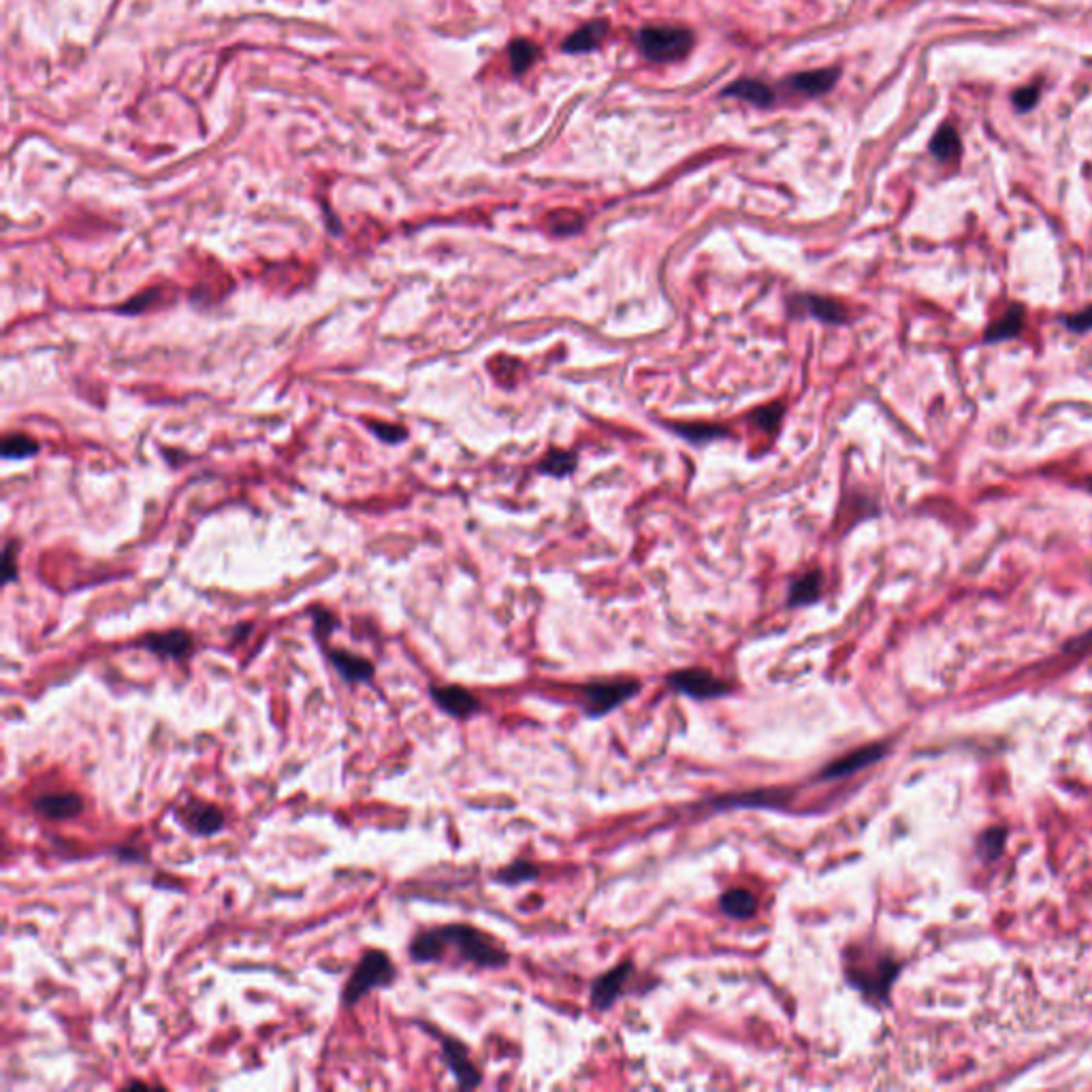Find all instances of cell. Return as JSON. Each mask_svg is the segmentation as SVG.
<instances>
[{
  "instance_id": "cell-34",
  "label": "cell",
  "mask_w": 1092,
  "mask_h": 1092,
  "mask_svg": "<svg viewBox=\"0 0 1092 1092\" xmlns=\"http://www.w3.org/2000/svg\"><path fill=\"white\" fill-rule=\"evenodd\" d=\"M13 548H15V542H7V546H4V582L15 581V572H18V570H15V563H13L15 562Z\"/></svg>"
},
{
  "instance_id": "cell-20",
  "label": "cell",
  "mask_w": 1092,
  "mask_h": 1092,
  "mask_svg": "<svg viewBox=\"0 0 1092 1092\" xmlns=\"http://www.w3.org/2000/svg\"><path fill=\"white\" fill-rule=\"evenodd\" d=\"M802 303H805V310L813 319L822 320L826 325H843V322H847V314H850L845 305L830 297L807 295L802 297Z\"/></svg>"
},
{
  "instance_id": "cell-23",
  "label": "cell",
  "mask_w": 1092,
  "mask_h": 1092,
  "mask_svg": "<svg viewBox=\"0 0 1092 1092\" xmlns=\"http://www.w3.org/2000/svg\"><path fill=\"white\" fill-rule=\"evenodd\" d=\"M1024 327V310L1020 305H1014L1009 312H1005L994 325L988 327L986 342H1003V339L1016 337Z\"/></svg>"
},
{
  "instance_id": "cell-33",
  "label": "cell",
  "mask_w": 1092,
  "mask_h": 1092,
  "mask_svg": "<svg viewBox=\"0 0 1092 1092\" xmlns=\"http://www.w3.org/2000/svg\"><path fill=\"white\" fill-rule=\"evenodd\" d=\"M1037 99H1039L1037 88H1024V90H1018V92L1014 94V103L1020 111L1033 109L1035 103H1037Z\"/></svg>"
},
{
  "instance_id": "cell-24",
  "label": "cell",
  "mask_w": 1092,
  "mask_h": 1092,
  "mask_svg": "<svg viewBox=\"0 0 1092 1092\" xmlns=\"http://www.w3.org/2000/svg\"><path fill=\"white\" fill-rule=\"evenodd\" d=\"M574 467H576V455H574V452L551 450L545 457V459L540 461V466H537V472L546 474V476L563 478V476H568V474H572Z\"/></svg>"
},
{
  "instance_id": "cell-15",
  "label": "cell",
  "mask_w": 1092,
  "mask_h": 1092,
  "mask_svg": "<svg viewBox=\"0 0 1092 1092\" xmlns=\"http://www.w3.org/2000/svg\"><path fill=\"white\" fill-rule=\"evenodd\" d=\"M325 653L331 666L337 670V675L346 683H367L371 681L373 672H376L371 661L363 655L350 653L346 649H331L329 644H325Z\"/></svg>"
},
{
  "instance_id": "cell-4",
  "label": "cell",
  "mask_w": 1092,
  "mask_h": 1092,
  "mask_svg": "<svg viewBox=\"0 0 1092 1092\" xmlns=\"http://www.w3.org/2000/svg\"><path fill=\"white\" fill-rule=\"evenodd\" d=\"M641 692L636 678H613V681H591L579 687V703L587 720H602Z\"/></svg>"
},
{
  "instance_id": "cell-27",
  "label": "cell",
  "mask_w": 1092,
  "mask_h": 1092,
  "mask_svg": "<svg viewBox=\"0 0 1092 1092\" xmlns=\"http://www.w3.org/2000/svg\"><path fill=\"white\" fill-rule=\"evenodd\" d=\"M672 432H677L681 438L689 440L694 444L712 442V440L726 438V429L717 425H706V423H687V425H672Z\"/></svg>"
},
{
  "instance_id": "cell-9",
  "label": "cell",
  "mask_w": 1092,
  "mask_h": 1092,
  "mask_svg": "<svg viewBox=\"0 0 1092 1092\" xmlns=\"http://www.w3.org/2000/svg\"><path fill=\"white\" fill-rule=\"evenodd\" d=\"M791 796H794L791 790L764 788L743 791V794L717 796L706 802V807L715 808V811H726V808H773V811H777V808H785L790 805Z\"/></svg>"
},
{
  "instance_id": "cell-30",
  "label": "cell",
  "mask_w": 1092,
  "mask_h": 1092,
  "mask_svg": "<svg viewBox=\"0 0 1092 1092\" xmlns=\"http://www.w3.org/2000/svg\"><path fill=\"white\" fill-rule=\"evenodd\" d=\"M312 619H314L316 636H319L322 642L329 641L333 630H336V627L339 625V621L336 619V615L329 613V610H327V608H314L312 610Z\"/></svg>"
},
{
  "instance_id": "cell-13",
  "label": "cell",
  "mask_w": 1092,
  "mask_h": 1092,
  "mask_svg": "<svg viewBox=\"0 0 1092 1092\" xmlns=\"http://www.w3.org/2000/svg\"><path fill=\"white\" fill-rule=\"evenodd\" d=\"M35 813L48 822H66L75 819L83 811V798L77 791H54V794L37 796L32 800Z\"/></svg>"
},
{
  "instance_id": "cell-31",
  "label": "cell",
  "mask_w": 1092,
  "mask_h": 1092,
  "mask_svg": "<svg viewBox=\"0 0 1092 1092\" xmlns=\"http://www.w3.org/2000/svg\"><path fill=\"white\" fill-rule=\"evenodd\" d=\"M367 425H370L371 432L376 433L380 440H384V442H390V444L395 442V444H397V442H404V440H406V429L404 427L390 425V423H367Z\"/></svg>"
},
{
  "instance_id": "cell-25",
  "label": "cell",
  "mask_w": 1092,
  "mask_h": 1092,
  "mask_svg": "<svg viewBox=\"0 0 1092 1092\" xmlns=\"http://www.w3.org/2000/svg\"><path fill=\"white\" fill-rule=\"evenodd\" d=\"M930 152L939 158V161H954L960 152L958 133H956L949 124H945V127L937 130L935 137H932Z\"/></svg>"
},
{
  "instance_id": "cell-19",
  "label": "cell",
  "mask_w": 1092,
  "mask_h": 1092,
  "mask_svg": "<svg viewBox=\"0 0 1092 1092\" xmlns=\"http://www.w3.org/2000/svg\"><path fill=\"white\" fill-rule=\"evenodd\" d=\"M721 96H737V99L749 100V103L756 107H771L774 103L773 88L768 86V83L760 82V79H751V77L732 82L726 90H723Z\"/></svg>"
},
{
  "instance_id": "cell-17",
  "label": "cell",
  "mask_w": 1092,
  "mask_h": 1092,
  "mask_svg": "<svg viewBox=\"0 0 1092 1092\" xmlns=\"http://www.w3.org/2000/svg\"><path fill=\"white\" fill-rule=\"evenodd\" d=\"M839 77H841L839 69H817V71L796 73L794 77L788 79V83L791 90H796V92H800V94L822 96L834 88V83L839 82Z\"/></svg>"
},
{
  "instance_id": "cell-16",
  "label": "cell",
  "mask_w": 1092,
  "mask_h": 1092,
  "mask_svg": "<svg viewBox=\"0 0 1092 1092\" xmlns=\"http://www.w3.org/2000/svg\"><path fill=\"white\" fill-rule=\"evenodd\" d=\"M720 909L729 920H751L757 913V896L747 887H728L720 894Z\"/></svg>"
},
{
  "instance_id": "cell-14",
  "label": "cell",
  "mask_w": 1092,
  "mask_h": 1092,
  "mask_svg": "<svg viewBox=\"0 0 1092 1092\" xmlns=\"http://www.w3.org/2000/svg\"><path fill=\"white\" fill-rule=\"evenodd\" d=\"M182 822L190 834L214 836L224 828V813L212 802L192 800L184 807Z\"/></svg>"
},
{
  "instance_id": "cell-5",
  "label": "cell",
  "mask_w": 1092,
  "mask_h": 1092,
  "mask_svg": "<svg viewBox=\"0 0 1092 1092\" xmlns=\"http://www.w3.org/2000/svg\"><path fill=\"white\" fill-rule=\"evenodd\" d=\"M638 48L653 62L683 60L694 48V32L681 26H647L638 32Z\"/></svg>"
},
{
  "instance_id": "cell-29",
  "label": "cell",
  "mask_w": 1092,
  "mask_h": 1092,
  "mask_svg": "<svg viewBox=\"0 0 1092 1092\" xmlns=\"http://www.w3.org/2000/svg\"><path fill=\"white\" fill-rule=\"evenodd\" d=\"M783 412H785L783 404L762 406V407H757V410L754 412V415H751V421H754L756 425L762 429V432L773 433L774 429L779 427L781 418H783Z\"/></svg>"
},
{
  "instance_id": "cell-8",
  "label": "cell",
  "mask_w": 1092,
  "mask_h": 1092,
  "mask_svg": "<svg viewBox=\"0 0 1092 1092\" xmlns=\"http://www.w3.org/2000/svg\"><path fill=\"white\" fill-rule=\"evenodd\" d=\"M425 1031H432L435 1037H438L440 1048H442L444 1062H446V1067L450 1069L457 1086L463 1090L478 1088V1086L483 1084V1075H480L478 1067L469 1061V1050L466 1048V1045H463L459 1039L433 1031L432 1026H425Z\"/></svg>"
},
{
  "instance_id": "cell-10",
  "label": "cell",
  "mask_w": 1092,
  "mask_h": 1092,
  "mask_svg": "<svg viewBox=\"0 0 1092 1092\" xmlns=\"http://www.w3.org/2000/svg\"><path fill=\"white\" fill-rule=\"evenodd\" d=\"M884 756H886V745L884 743H873V745H867V747H860V749H853V751H850V754L836 757V760H833L830 764H826L822 771L817 773V777H815V781L847 779V777H852V774L864 771V768L873 766V764L879 762Z\"/></svg>"
},
{
  "instance_id": "cell-35",
  "label": "cell",
  "mask_w": 1092,
  "mask_h": 1092,
  "mask_svg": "<svg viewBox=\"0 0 1092 1092\" xmlns=\"http://www.w3.org/2000/svg\"><path fill=\"white\" fill-rule=\"evenodd\" d=\"M1000 847H1003V833H1000V830L994 834H988L986 839H983V853H986V856H990V853H992V856L999 853Z\"/></svg>"
},
{
  "instance_id": "cell-2",
  "label": "cell",
  "mask_w": 1092,
  "mask_h": 1092,
  "mask_svg": "<svg viewBox=\"0 0 1092 1092\" xmlns=\"http://www.w3.org/2000/svg\"><path fill=\"white\" fill-rule=\"evenodd\" d=\"M901 965L890 956L870 952L862 945H850L843 949V975L847 983L864 994L869 1000L886 1003L894 982L898 980Z\"/></svg>"
},
{
  "instance_id": "cell-1",
  "label": "cell",
  "mask_w": 1092,
  "mask_h": 1092,
  "mask_svg": "<svg viewBox=\"0 0 1092 1092\" xmlns=\"http://www.w3.org/2000/svg\"><path fill=\"white\" fill-rule=\"evenodd\" d=\"M449 952H455L459 963L486 971H500L511 963V954L500 941L469 924L427 928L418 932L407 948L412 963L416 965L444 963Z\"/></svg>"
},
{
  "instance_id": "cell-7",
  "label": "cell",
  "mask_w": 1092,
  "mask_h": 1092,
  "mask_svg": "<svg viewBox=\"0 0 1092 1092\" xmlns=\"http://www.w3.org/2000/svg\"><path fill=\"white\" fill-rule=\"evenodd\" d=\"M636 975L633 960H621L613 969L604 971L602 975L593 977L590 986V1003L596 1011H607L625 994L627 983Z\"/></svg>"
},
{
  "instance_id": "cell-3",
  "label": "cell",
  "mask_w": 1092,
  "mask_h": 1092,
  "mask_svg": "<svg viewBox=\"0 0 1092 1092\" xmlns=\"http://www.w3.org/2000/svg\"><path fill=\"white\" fill-rule=\"evenodd\" d=\"M397 980V966L384 949H367L350 971L346 986L342 990V1003L353 1007L365 999L371 990L389 988Z\"/></svg>"
},
{
  "instance_id": "cell-32",
  "label": "cell",
  "mask_w": 1092,
  "mask_h": 1092,
  "mask_svg": "<svg viewBox=\"0 0 1092 1092\" xmlns=\"http://www.w3.org/2000/svg\"><path fill=\"white\" fill-rule=\"evenodd\" d=\"M1065 325H1067V329H1071L1075 333L1090 331L1092 329V305L1078 314H1069L1065 319Z\"/></svg>"
},
{
  "instance_id": "cell-6",
  "label": "cell",
  "mask_w": 1092,
  "mask_h": 1092,
  "mask_svg": "<svg viewBox=\"0 0 1092 1092\" xmlns=\"http://www.w3.org/2000/svg\"><path fill=\"white\" fill-rule=\"evenodd\" d=\"M666 686L670 687L672 692L695 700V703L726 698V695L734 692L732 683L717 677L715 672L706 670V668H681V670L668 672Z\"/></svg>"
},
{
  "instance_id": "cell-21",
  "label": "cell",
  "mask_w": 1092,
  "mask_h": 1092,
  "mask_svg": "<svg viewBox=\"0 0 1092 1092\" xmlns=\"http://www.w3.org/2000/svg\"><path fill=\"white\" fill-rule=\"evenodd\" d=\"M819 596H822V574H819V570H813V572H807L800 579H796L794 585L790 587L788 607H808V604L817 602Z\"/></svg>"
},
{
  "instance_id": "cell-18",
  "label": "cell",
  "mask_w": 1092,
  "mask_h": 1092,
  "mask_svg": "<svg viewBox=\"0 0 1092 1092\" xmlns=\"http://www.w3.org/2000/svg\"><path fill=\"white\" fill-rule=\"evenodd\" d=\"M607 32H608V22L593 20V22H590V24L581 26L579 31H574L572 35L565 39V41L562 43V49L565 54L593 52V49L599 48V43L607 39Z\"/></svg>"
},
{
  "instance_id": "cell-12",
  "label": "cell",
  "mask_w": 1092,
  "mask_h": 1092,
  "mask_svg": "<svg viewBox=\"0 0 1092 1092\" xmlns=\"http://www.w3.org/2000/svg\"><path fill=\"white\" fill-rule=\"evenodd\" d=\"M141 649L150 651L165 660H186L190 658L195 651V638L186 630H167V632H152L145 633L137 642Z\"/></svg>"
},
{
  "instance_id": "cell-11",
  "label": "cell",
  "mask_w": 1092,
  "mask_h": 1092,
  "mask_svg": "<svg viewBox=\"0 0 1092 1092\" xmlns=\"http://www.w3.org/2000/svg\"><path fill=\"white\" fill-rule=\"evenodd\" d=\"M433 704L452 720H472L483 711V704L469 689L461 686H433L429 689Z\"/></svg>"
},
{
  "instance_id": "cell-28",
  "label": "cell",
  "mask_w": 1092,
  "mask_h": 1092,
  "mask_svg": "<svg viewBox=\"0 0 1092 1092\" xmlns=\"http://www.w3.org/2000/svg\"><path fill=\"white\" fill-rule=\"evenodd\" d=\"M39 442L28 438L26 433H9L3 440V455L7 459H26V457L37 455Z\"/></svg>"
},
{
  "instance_id": "cell-22",
  "label": "cell",
  "mask_w": 1092,
  "mask_h": 1092,
  "mask_svg": "<svg viewBox=\"0 0 1092 1092\" xmlns=\"http://www.w3.org/2000/svg\"><path fill=\"white\" fill-rule=\"evenodd\" d=\"M537 877H540V869H537V864L529 862V860H525V858H519V860H514V862L508 864V867L497 870L494 879L497 881V884H502L506 887H517V886L529 884V881H536Z\"/></svg>"
},
{
  "instance_id": "cell-26",
  "label": "cell",
  "mask_w": 1092,
  "mask_h": 1092,
  "mask_svg": "<svg viewBox=\"0 0 1092 1092\" xmlns=\"http://www.w3.org/2000/svg\"><path fill=\"white\" fill-rule=\"evenodd\" d=\"M537 45L531 43L529 39H517L508 45V58H511L512 73H525L537 60Z\"/></svg>"
}]
</instances>
